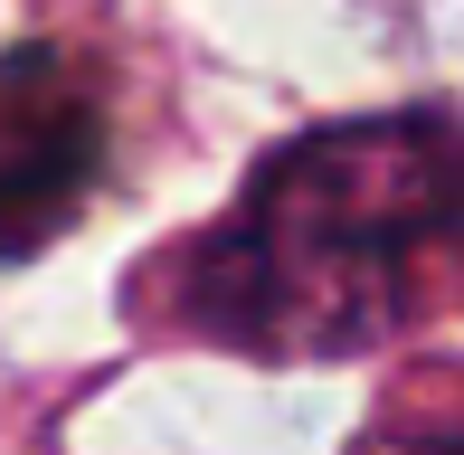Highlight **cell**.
<instances>
[{
  "instance_id": "cell-1",
  "label": "cell",
  "mask_w": 464,
  "mask_h": 455,
  "mask_svg": "<svg viewBox=\"0 0 464 455\" xmlns=\"http://www.w3.org/2000/svg\"><path fill=\"white\" fill-rule=\"evenodd\" d=\"M464 285V123L361 114L256 161L246 199L180 257V323L256 361H351Z\"/></svg>"
},
{
  "instance_id": "cell-2",
  "label": "cell",
  "mask_w": 464,
  "mask_h": 455,
  "mask_svg": "<svg viewBox=\"0 0 464 455\" xmlns=\"http://www.w3.org/2000/svg\"><path fill=\"white\" fill-rule=\"evenodd\" d=\"M104 76L76 48H0V266L38 257L104 180Z\"/></svg>"
},
{
  "instance_id": "cell-3",
  "label": "cell",
  "mask_w": 464,
  "mask_h": 455,
  "mask_svg": "<svg viewBox=\"0 0 464 455\" xmlns=\"http://www.w3.org/2000/svg\"><path fill=\"white\" fill-rule=\"evenodd\" d=\"M361 455H464V427H455V437H389V427H379Z\"/></svg>"
}]
</instances>
